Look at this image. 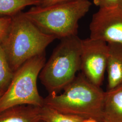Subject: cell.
<instances>
[{
  "mask_svg": "<svg viewBox=\"0 0 122 122\" xmlns=\"http://www.w3.org/2000/svg\"><path fill=\"white\" fill-rule=\"evenodd\" d=\"M63 90L60 95L49 94L44 98V105L62 113L103 122L105 92L100 87L91 83L81 73Z\"/></svg>",
  "mask_w": 122,
  "mask_h": 122,
  "instance_id": "cell-1",
  "label": "cell"
},
{
  "mask_svg": "<svg viewBox=\"0 0 122 122\" xmlns=\"http://www.w3.org/2000/svg\"><path fill=\"white\" fill-rule=\"evenodd\" d=\"M56 39L42 32L22 11L12 16L9 30L0 44L15 72L26 61L45 52Z\"/></svg>",
  "mask_w": 122,
  "mask_h": 122,
  "instance_id": "cell-2",
  "label": "cell"
},
{
  "mask_svg": "<svg viewBox=\"0 0 122 122\" xmlns=\"http://www.w3.org/2000/svg\"><path fill=\"white\" fill-rule=\"evenodd\" d=\"M92 5L89 0H78L45 7L33 6L23 14L44 33L61 40L77 35L79 21Z\"/></svg>",
  "mask_w": 122,
  "mask_h": 122,
  "instance_id": "cell-3",
  "label": "cell"
},
{
  "mask_svg": "<svg viewBox=\"0 0 122 122\" xmlns=\"http://www.w3.org/2000/svg\"><path fill=\"white\" fill-rule=\"evenodd\" d=\"M82 40L77 35L61 39L39 78L49 94H57L71 82L81 68Z\"/></svg>",
  "mask_w": 122,
  "mask_h": 122,
  "instance_id": "cell-4",
  "label": "cell"
},
{
  "mask_svg": "<svg viewBox=\"0 0 122 122\" xmlns=\"http://www.w3.org/2000/svg\"><path fill=\"white\" fill-rule=\"evenodd\" d=\"M46 63L45 53L32 57L14 74L8 87L0 97V113L21 105L42 107L44 99L37 88V79Z\"/></svg>",
  "mask_w": 122,
  "mask_h": 122,
  "instance_id": "cell-5",
  "label": "cell"
},
{
  "mask_svg": "<svg viewBox=\"0 0 122 122\" xmlns=\"http://www.w3.org/2000/svg\"><path fill=\"white\" fill-rule=\"evenodd\" d=\"M108 55L106 42L90 38L82 40L80 70L89 81L98 87L103 83Z\"/></svg>",
  "mask_w": 122,
  "mask_h": 122,
  "instance_id": "cell-6",
  "label": "cell"
},
{
  "mask_svg": "<svg viewBox=\"0 0 122 122\" xmlns=\"http://www.w3.org/2000/svg\"><path fill=\"white\" fill-rule=\"evenodd\" d=\"M89 28L90 38L122 44V8H99L93 15Z\"/></svg>",
  "mask_w": 122,
  "mask_h": 122,
  "instance_id": "cell-7",
  "label": "cell"
},
{
  "mask_svg": "<svg viewBox=\"0 0 122 122\" xmlns=\"http://www.w3.org/2000/svg\"><path fill=\"white\" fill-rule=\"evenodd\" d=\"M109 55L106 71L107 90L122 84V44H108Z\"/></svg>",
  "mask_w": 122,
  "mask_h": 122,
  "instance_id": "cell-8",
  "label": "cell"
},
{
  "mask_svg": "<svg viewBox=\"0 0 122 122\" xmlns=\"http://www.w3.org/2000/svg\"><path fill=\"white\" fill-rule=\"evenodd\" d=\"M103 122H122V84L105 92Z\"/></svg>",
  "mask_w": 122,
  "mask_h": 122,
  "instance_id": "cell-9",
  "label": "cell"
},
{
  "mask_svg": "<svg viewBox=\"0 0 122 122\" xmlns=\"http://www.w3.org/2000/svg\"><path fill=\"white\" fill-rule=\"evenodd\" d=\"M41 108L31 105H21L0 113V122H39Z\"/></svg>",
  "mask_w": 122,
  "mask_h": 122,
  "instance_id": "cell-10",
  "label": "cell"
},
{
  "mask_svg": "<svg viewBox=\"0 0 122 122\" xmlns=\"http://www.w3.org/2000/svg\"><path fill=\"white\" fill-rule=\"evenodd\" d=\"M41 0H0V16H13L29 6L39 5Z\"/></svg>",
  "mask_w": 122,
  "mask_h": 122,
  "instance_id": "cell-11",
  "label": "cell"
},
{
  "mask_svg": "<svg viewBox=\"0 0 122 122\" xmlns=\"http://www.w3.org/2000/svg\"><path fill=\"white\" fill-rule=\"evenodd\" d=\"M40 116L41 120L44 122H83L85 119L78 116L61 113L45 105L41 108Z\"/></svg>",
  "mask_w": 122,
  "mask_h": 122,
  "instance_id": "cell-12",
  "label": "cell"
},
{
  "mask_svg": "<svg viewBox=\"0 0 122 122\" xmlns=\"http://www.w3.org/2000/svg\"><path fill=\"white\" fill-rule=\"evenodd\" d=\"M14 72L11 69L7 58L0 43V89L6 90L13 78Z\"/></svg>",
  "mask_w": 122,
  "mask_h": 122,
  "instance_id": "cell-13",
  "label": "cell"
},
{
  "mask_svg": "<svg viewBox=\"0 0 122 122\" xmlns=\"http://www.w3.org/2000/svg\"><path fill=\"white\" fill-rule=\"evenodd\" d=\"M12 21V16L0 17V43L4 39Z\"/></svg>",
  "mask_w": 122,
  "mask_h": 122,
  "instance_id": "cell-14",
  "label": "cell"
},
{
  "mask_svg": "<svg viewBox=\"0 0 122 122\" xmlns=\"http://www.w3.org/2000/svg\"><path fill=\"white\" fill-rule=\"evenodd\" d=\"M119 1L120 0H93V2L99 8H106L118 6Z\"/></svg>",
  "mask_w": 122,
  "mask_h": 122,
  "instance_id": "cell-15",
  "label": "cell"
},
{
  "mask_svg": "<svg viewBox=\"0 0 122 122\" xmlns=\"http://www.w3.org/2000/svg\"><path fill=\"white\" fill-rule=\"evenodd\" d=\"M78 0H41L39 6L45 7L54 5L76 1Z\"/></svg>",
  "mask_w": 122,
  "mask_h": 122,
  "instance_id": "cell-16",
  "label": "cell"
},
{
  "mask_svg": "<svg viewBox=\"0 0 122 122\" xmlns=\"http://www.w3.org/2000/svg\"><path fill=\"white\" fill-rule=\"evenodd\" d=\"M83 122H99L96 119L93 118H85Z\"/></svg>",
  "mask_w": 122,
  "mask_h": 122,
  "instance_id": "cell-17",
  "label": "cell"
},
{
  "mask_svg": "<svg viewBox=\"0 0 122 122\" xmlns=\"http://www.w3.org/2000/svg\"><path fill=\"white\" fill-rule=\"evenodd\" d=\"M118 6H119L120 7L122 8V0H120Z\"/></svg>",
  "mask_w": 122,
  "mask_h": 122,
  "instance_id": "cell-18",
  "label": "cell"
},
{
  "mask_svg": "<svg viewBox=\"0 0 122 122\" xmlns=\"http://www.w3.org/2000/svg\"><path fill=\"white\" fill-rule=\"evenodd\" d=\"M3 92H4V91H2L0 89V97L2 96V95L3 94Z\"/></svg>",
  "mask_w": 122,
  "mask_h": 122,
  "instance_id": "cell-19",
  "label": "cell"
},
{
  "mask_svg": "<svg viewBox=\"0 0 122 122\" xmlns=\"http://www.w3.org/2000/svg\"><path fill=\"white\" fill-rule=\"evenodd\" d=\"M44 122V121H42V120H41V121H40V122Z\"/></svg>",
  "mask_w": 122,
  "mask_h": 122,
  "instance_id": "cell-20",
  "label": "cell"
}]
</instances>
